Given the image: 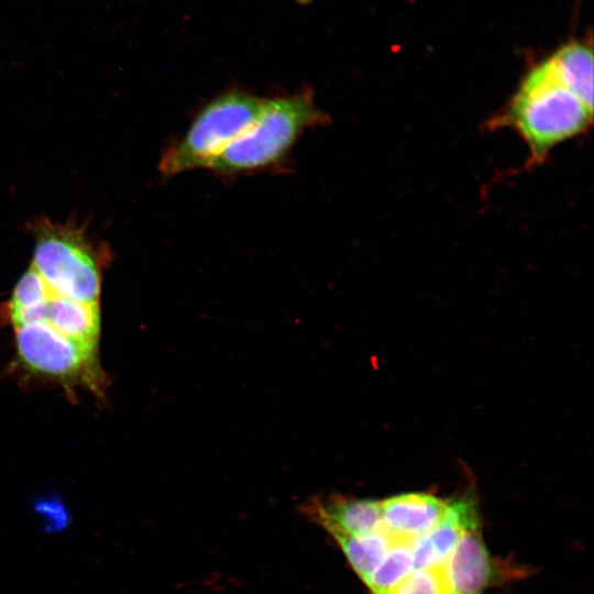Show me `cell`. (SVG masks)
<instances>
[{"label": "cell", "mask_w": 594, "mask_h": 594, "mask_svg": "<svg viewBox=\"0 0 594 594\" xmlns=\"http://www.w3.org/2000/svg\"><path fill=\"white\" fill-rule=\"evenodd\" d=\"M592 119L593 110L557 79L544 61L525 76L488 127L513 129L528 147L525 167L531 168L557 145L583 134Z\"/></svg>", "instance_id": "cell-1"}, {"label": "cell", "mask_w": 594, "mask_h": 594, "mask_svg": "<svg viewBox=\"0 0 594 594\" xmlns=\"http://www.w3.org/2000/svg\"><path fill=\"white\" fill-rule=\"evenodd\" d=\"M327 121L310 90L264 98L255 121L207 169L235 175L270 168L286 157L306 130Z\"/></svg>", "instance_id": "cell-2"}, {"label": "cell", "mask_w": 594, "mask_h": 594, "mask_svg": "<svg viewBox=\"0 0 594 594\" xmlns=\"http://www.w3.org/2000/svg\"><path fill=\"white\" fill-rule=\"evenodd\" d=\"M264 98L243 90H230L210 100L186 132L163 153L160 172L176 176L207 168L222 151L257 118Z\"/></svg>", "instance_id": "cell-3"}, {"label": "cell", "mask_w": 594, "mask_h": 594, "mask_svg": "<svg viewBox=\"0 0 594 594\" xmlns=\"http://www.w3.org/2000/svg\"><path fill=\"white\" fill-rule=\"evenodd\" d=\"M32 267L53 294L86 304H99L100 258L87 234L74 224L47 219L33 223Z\"/></svg>", "instance_id": "cell-4"}, {"label": "cell", "mask_w": 594, "mask_h": 594, "mask_svg": "<svg viewBox=\"0 0 594 594\" xmlns=\"http://www.w3.org/2000/svg\"><path fill=\"white\" fill-rule=\"evenodd\" d=\"M15 329V345L22 364L40 374L70 381L94 374L95 351L37 321Z\"/></svg>", "instance_id": "cell-5"}, {"label": "cell", "mask_w": 594, "mask_h": 594, "mask_svg": "<svg viewBox=\"0 0 594 594\" xmlns=\"http://www.w3.org/2000/svg\"><path fill=\"white\" fill-rule=\"evenodd\" d=\"M479 524L474 496L465 494L448 499L441 520L410 542L414 569H441L461 535L479 528Z\"/></svg>", "instance_id": "cell-6"}, {"label": "cell", "mask_w": 594, "mask_h": 594, "mask_svg": "<svg viewBox=\"0 0 594 594\" xmlns=\"http://www.w3.org/2000/svg\"><path fill=\"white\" fill-rule=\"evenodd\" d=\"M450 594H484L494 576L479 528L465 530L441 568Z\"/></svg>", "instance_id": "cell-7"}, {"label": "cell", "mask_w": 594, "mask_h": 594, "mask_svg": "<svg viewBox=\"0 0 594 594\" xmlns=\"http://www.w3.org/2000/svg\"><path fill=\"white\" fill-rule=\"evenodd\" d=\"M383 526L394 540L411 542L435 527L444 516L448 499L415 492L380 501Z\"/></svg>", "instance_id": "cell-8"}, {"label": "cell", "mask_w": 594, "mask_h": 594, "mask_svg": "<svg viewBox=\"0 0 594 594\" xmlns=\"http://www.w3.org/2000/svg\"><path fill=\"white\" fill-rule=\"evenodd\" d=\"M307 514L329 534L333 531L364 536L383 528L380 501L332 496L314 498Z\"/></svg>", "instance_id": "cell-9"}, {"label": "cell", "mask_w": 594, "mask_h": 594, "mask_svg": "<svg viewBox=\"0 0 594 594\" xmlns=\"http://www.w3.org/2000/svg\"><path fill=\"white\" fill-rule=\"evenodd\" d=\"M56 331L91 350L100 334L99 304H86L53 295L46 321Z\"/></svg>", "instance_id": "cell-10"}, {"label": "cell", "mask_w": 594, "mask_h": 594, "mask_svg": "<svg viewBox=\"0 0 594 594\" xmlns=\"http://www.w3.org/2000/svg\"><path fill=\"white\" fill-rule=\"evenodd\" d=\"M547 63L557 79L593 110V53L572 42L560 47Z\"/></svg>", "instance_id": "cell-11"}, {"label": "cell", "mask_w": 594, "mask_h": 594, "mask_svg": "<svg viewBox=\"0 0 594 594\" xmlns=\"http://www.w3.org/2000/svg\"><path fill=\"white\" fill-rule=\"evenodd\" d=\"M53 293L31 266L16 282L9 302L14 328L32 322L46 321Z\"/></svg>", "instance_id": "cell-12"}, {"label": "cell", "mask_w": 594, "mask_h": 594, "mask_svg": "<svg viewBox=\"0 0 594 594\" xmlns=\"http://www.w3.org/2000/svg\"><path fill=\"white\" fill-rule=\"evenodd\" d=\"M330 535L364 583L384 559L394 541L384 526L382 529L364 536H352L338 531L330 532Z\"/></svg>", "instance_id": "cell-13"}, {"label": "cell", "mask_w": 594, "mask_h": 594, "mask_svg": "<svg viewBox=\"0 0 594 594\" xmlns=\"http://www.w3.org/2000/svg\"><path fill=\"white\" fill-rule=\"evenodd\" d=\"M414 570L410 542L394 540L389 550L365 582L373 594H387Z\"/></svg>", "instance_id": "cell-14"}, {"label": "cell", "mask_w": 594, "mask_h": 594, "mask_svg": "<svg viewBox=\"0 0 594 594\" xmlns=\"http://www.w3.org/2000/svg\"><path fill=\"white\" fill-rule=\"evenodd\" d=\"M33 513L40 520L41 531L47 535L62 534L72 524V514L57 495H45L32 504Z\"/></svg>", "instance_id": "cell-15"}, {"label": "cell", "mask_w": 594, "mask_h": 594, "mask_svg": "<svg viewBox=\"0 0 594 594\" xmlns=\"http://www.w3.org/2000/svg\"><path fill=\"white\" fill-rule=\"evenodd\" d=\"M387 594H450V592L441 569H414Z\"/></svg>", "instance_id": "cell-16"}, {"label": "cell", "mask_w": 594, "mask_h": 594, "mask_svg": "<svg viewBox=\"0 0 594 594\" xmlns=\"http://www.w3.org/2000/svg\"><path fill=\"white\" fill-rule=\"evenodd\" d=\"M296 1H298V2H307L309 0H296Z\"/></svg>", "instance_id": "cell-17"}]
</instances>
